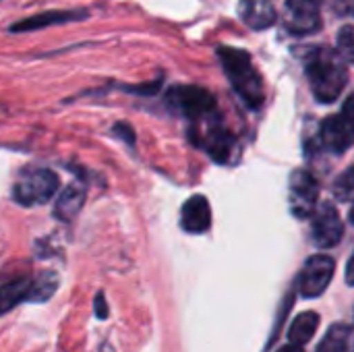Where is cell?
I'll return each instance as SVG.
<instances>
[{
  "label": "cell",
  "instance_id": "ac0fdd59",
  "mask_svg": "<svg viewBox=\"0 0 354 352\" xmlns=\"http://www.w3.org/2000/svg\"><path fill=\"white\" fill-rule=\"evenodd\" d=\"M58 288V276L54 272H44L37 278H33V286H31V299L35 303L48 301Z\"/></svg>",
  "mask_w": 354,
  "mask_h": 352
},
{
  "label": "cell",
  "instance_id": "d6986e66",
  "mask_svg": "<svg viewBox=\"0 0 354 352\" xmlns=\"http://www.w3.org/2000/svg\"><path fill=\"white\" fill-rule=\"evenodd\" d=\"M334 197L338 201H351V199H354V164L336 178V183H334Z\"/></svg>",
  "mask_w": 354,
  "mask_h": 352
},
{
  "label": "cell",
  "instance_id": "cb8c5ba5",
  "mask_svg": "<svg viewBox=\"0 0 354 352\" xmlns=\"http://www.w3.org/2000/svg\"><path fill=\"white\" fill-rule=\"evenodd\" d=\"M346 282L354 286V253L353 257L348 259V266H346Z\"/></svg>",
  "mask_w": 354,
  "mask_h": 352
},
{
  "label": "cell",
  "instance_id": "5bb4252c",
  "mask_svg": "<svg viewBox=\"0 0 354 352\" xmlns=\"http://www.w3.org/2000/svg\"><path fill=\"white\" fill-rule=\"evenodd\" d=\"M83 201H85V187L81 183H71L62 193L60 197L56 199V205H54V216L62 222H68L73 220L81 207H83Z\"/></svg>",
  "mask_w": 354,
  "mask_h": 352
},
{
  "label": "cell",
  "instance_id": "e0dca14e",
  "mask_svg": "<svg viewBox=\"0 0 354 352\" xmlns=\"http://www.w3.org/2000/svg\"><path fill=\"white\" fill-rule=\"evenodd\" d=\"M351 328L346 324H334L324 340L319 342L317 352H348V342H351Z\"/></svg>",
  "mask_w": 354,
  "mask_h": 352
},
{
  "label": "cell",
  "instance_id": "52a82bcc",
  "mask_svg": "<svg viewBox=\"0 0 354 352\" xmlns=\"http://www.w3.org/2000/svg\"><path fill=\"white\" fill-rule=\"evenodd\" d=\"M342 232H344V226H342L340 214L332 203L326 201L319 207H315L311 234H313V243L319 249H330V247L338 245L342 239Z\"/></svg>",
  "mask_w": 354,
  "mask_h": 352
},
{
  "label": "cell",
  "instance_id": "9c48e42d",
  "mask_svg": "<svg viewBox=\"0 0 354 352\" xmlns=\"http://www.w3.org/2000/svg\"><path fill=\"white\" fill-rule=\"evenodd\" d=\"M319 139L326 149H330L334 154H342L354 143V122L351 118H346L342 112L328 116L322 122Z\"/></svg>",
  "mask_w": 354,
  "mask_h": 352
},
{
  "label": "cell",
  "instance_id": "484cf974",
  "mask_svg": "<svg viewBox=\"0 0 354 352\" xmlns=\"http://www.w3.org/2000/svg\"><path fill=\"white\" fill-rule=\"evenodd\" d=\"M100 352H114L112 351V346H110V344H104V346H102V351Z\"/></svg>",
  "mask_w": 354,
  "mask_h": 352
},
{
  "label": "cell",
  "instance_id": "603a6c76",
  "mask_svg": "<svg viewBox=\"0 0 354 352\" xmlns=\"http://www.w3.org/2000/svg\"><path fill=\"white\" fill-rule=\"evenodd\" d=\"M342 114L346 116V118H351L354 122V93L353 95H348V100L344 102V106H342Z\"/></svg>",
  "mask_w": 354,
  "mask_h": 352
},
{
  "label": "cell",
  "instance_id": "2e32d148",
  "mask_svg": "<svg viewBox=\"0 0 354 352\" xmlns=\"http://www.w3.org/2000/svg\"><path fill=\"white\" fill-rule=\"evenodd\" d=\"M319 328V315L315 311H307V313H301L299 317H295L290 330H288V340L290 344L295 346H303L307 344L313 334L317 332Z\"/></svg>",
  "mask_w": 354,
  "mask_h": 352
},
{
  "label": "cell",
  "instance_id": "d4e9b609",
  "mask_svg": "<svg viewBox=\"0 0 354 352\" xmlns=\"http://www.w3.org/2000/svg\"><path fill=\"white\" fill-rule=\"evenodd\" d=\"M278 352H303L301 346H295V344H288V346H282Z\"/></svg>",
  "mask_w": 354,
  "mask_h": 352
},
{
  "label": "cell",
  "instance_id": "8fae6325",
  "mask_svg": "<svg viewBox=\"0 0 354 352\" xmlns=\"http://www.w3.org/2000/svg\"><path fill=\"white\" fill-rule=\"evenodd\" d=\"M239 15L247 27L263 31L276 21V6L272 0H239Z\"/></svg>",
  "mask_w": 354,
  "mask_h": 352
},
{
  "label": "cell",
  "instance_id": "44dd1931",
  "mask_svg": "<svg viewBox=\"0 0 354 352\" xmlns=\"http://www.w3.org/2000/svg\"><path fill=\"white\" fill-rule=\"evenodd\" d=\"M114 133H116L120 139H124L129 145H133V143H135V133H133V129H131L129 124H124V122H118V124L114 127Z\"/></svg>",
  "mask_w": 354,
  "mask_h": 352
},
{
  "label": "cell",
  "instance_id": "30bf717a",
  "mask_svg": "<svg viewBox=\"0 0 354 352\" xmlns=\"http://www.w3.org/2000/svg\"><path fill=\"white\" fill-rule=\"evenodd\" d=\"M180 226L191 234H201L212 226V207L203 195H193L187 199L180 212Z\"/></svg>",
  "mask_w": 354,
  "mask_h": 352
},
{
  "label": "cell",
  "instance_id": "277c9868",
  "mask_svg": "<svg viewBox=\"0 0 354 352\" xmlns=\"http://www.w3.org/2000/svg\"><path fill=\"white\" fill-rule=\"evenodd\" d=\"M170 108L191 120H203L216 110V98L197 85H176L166 95Z\"/></svg>",
  "mask_w": 354,
  "mask_h": 352
},
{
  "label": "cell",
  "instance_id": "7402d4cb",
  "mask_svg": "<svg viewBox=\"0 0 354 352\" xmlns=\"http://www.w3.org/2000/svg\"><path fill=\"white\" fill-rule=\"evenodd\" d=\"M93 309H95V317H97V319H106V317H108V305H106V299H104L102 293L95 297Z\"/></svg>",
  "mask_w": 354,
  "mask_h": 352
},
{
  "label": "cell",
  "instance_id": "ffe728a7",
  "mask_svg": "<svg viewBox=\"0 0 354 352\" xmlns=\"http://www.w3.org/2000/svg\"><path fill=\"white\" fill-rule=\"evenodd\" d=\"M338 50L340 56L346 58L348 62L354 64V25H346L338 33Z\"/></svg>",
  "mask_w": 354,
  "mask_h": 352
},
{
  "label": "cell",
  "instance_id": "4316f807",
  "mask_svg": "<svg viewBox=\"0 0 354 352\" xmlns=\"http://www.w3.org/2000/svg\"><path fill=\"white\" fill-rule=\"evenodd\" d=\"M351 222H353V224H354V205H353V207H351Z\"/></svg>",
  "mask_w": 354,
  "mask_h": 352
},
{
  "label": "cell",
  "instance_id": "5b68a950",
  "mask_svg": "<svg viewBox=\"0 0 354 352\" xmlns=\"http://www.w3.org/2000/svg\"><path fill=\"white\" fill-rule=\"evenodd\" d=\"M336 261L328 255H313L305 261V268L299 276V290L305 299H315L326 293L334 278Z\"/></svg>",
  "mask_w": 354,
  "mask_h": 352
},
{
  "label": "cell",
  "instance_id": "8992f818",
  "mask_svg": "<svg viewBox=\"0 0 354 352\" xmlns=\"http://www.w3.org/2000/svg\"><path fill=\"white\" fill-rule=\"evenodd\" d=\"M322 0H286L284 25L292 35L315 33L322 27Z\"/></svg>",
  "mask_w": 354,
  "mask_h": 352
},
{
  "label": "cell",
  "instance_id": "7a4b0ae2",
  "mask_svg": "<svg viewBox=\"0 0 354 352\" xmlns=\"http://www.w3.org/2000/svg\"><path fill=\"white\" fill-rule=\"evenodd\" d=\"M218 56L234 91L243 98V102L253 110L261 108L266 100V91H263V81L251 62V56L245 50L230 48V46H220Z\"/></svg>",
  "mask_w": 354,
  "mask_h": 352
},
{
  "label": "cell",
  "instance_id": "6da1fadb",
  "mask_svg": "<svg viewBox=\"0 0 354 352\" xmlns=\"http://www.w3.org/2000/svg\"><path fill=\"white\" fill-rule=\"evenodd\" d=\"M305 73L317 102L332 104L348 83L344 58L332 48H313L305 58Z\"/></svg>",
  "mask_w": 354,
  "mask_h": 352
},
{
  "label": "cell",
  "instance_id": "3957f363",
  "mask_svg": "<svg viewBox=\"0 0 354 352\" xmlns=\"http://www.w3.org/2000/svg\"><path fill=\"white\" fill-rule=\"evenodd\" d=\"M58 174L48 168H25L12 187V199L19 205L33 207L48 203L58 191Z\"/></svg>",
  "mask_w": 354,
  "mask_h": 352
},
{
  "label": "cell",
  "instance_id": "ba28073f",
  "mask_svg": "<svg viewBox=\"0 0 354 352\" xmlns=\"http://www.w3.org/2000/svg\"><path fill=\"white\" fill-rule=\"evenodd\" d=\"M319 185L307 170H297L290 176V210L297 218H307L315 212Z\"/></svg>",
  "mask_w": 354,
  "mask_h": 352
},
{
  "label": "cell",
  "instance_id": "4fadbf2b",
  "mask_svg": "<svg viewBox=\"0 0 354 352\" xmlns=\"http://www.w3.org/2000/svg\"><path fill=\"white\" fill-rule=\"evenodd\" d=\"M87 19V12L81 10H48L29 19H23L19 23H15L10 27V31H33V29H41L48 25H56V23H68V21H81Z\"/></svg>",
  "mask_w": 354,
  "mask_h": 352
},
{
  "label": "cell",
  "instance_id": "7c38bea8",
  "mask_svg": "<svg viewBox=\"0 0 354 352\" xmlns=\"http://www.w3.org/2000/svg\"><path fill=\"white\" fill-rule=\"evenodd\" d=\"M197 145H201L216 162H228L232 147H234V137L220 124H209V129L197 139Z\"/></svg>",
  "mask_w": 354,
  "mask_h": 352
},
{
  "label": "cell",
  "instance_id": "9a60e30c",
  "mask_svg": "<svg viewBox=\"0 0 354 352\" xmlns=\"http://www.w3.org/2000/svg\"><path fill=\"white\" fill-rule=\"evenodd\" d=\"M31 286H33V278H19V280H12V282L0 286V315L8 313L10 309H15L21 303L29 301Z\"/></svg>",
  "mask_w": 354,
  "mask_h": 352
}]
</instances>
